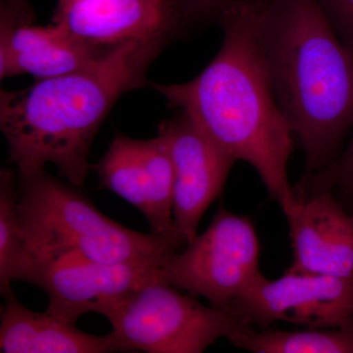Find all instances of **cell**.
<instances>
[{
  "label": "cell",
  "instance_id": "cell-1",
  "mask_svg": "<svg viewBox=\"0 0 353 353\" xmlns=\"http://www.w3.org/2000/svg\"><path fill=\"white\" fill-rule=\"evenodd\" d=\"M259 3L236 7L219 21L222 46L196 78L152 87L171 108L189 114L236 161L250 164L285 214L296 201L288 172L294 136L265 63Z\"/></svg>",
  "mask_w": 353,
  "mask_h": 353
},
{
  "label": "cell",
  "instance_id": "cell-2",
  "mask_svg": "<svg viewBox=\"0 0 353 353\" xmlns=\"http://www.w3.org/2000/svg\"><path fill=\"white\" fill-rule=\"evenodd\" d=\"M257 29L276 99L303 150V175L322 170L353 129L352 53L318 0H262Z\"/></svg>",
  "mask_w": 353,
  "mask_h": 353
},
{
  "label": "cell",
  "instance_id": "cell-3",
  "mask_svg": "<svg viewBox=\"0 0 353 353\" xmlns=\"http://www.w3.org/2000/svg\"><path fill=\"white\" fill-rule=\"evenodd\" d=\"M169 43L129 41L88 68L1 90L0 128L19 176L50 163L82 187L90 148L109 111L125 92L145 85L150 64Z\"/></svg>",
  "mask_w": 353,
  "mask_h": 353
},
{
  "label": "cell",
  "instance_id": "cell-4",
  "mask_svg": "<svg viewBox=\"0 0 353 353\" xmlns=\"http://www.w3.org/2000/svg\"><path fill=\"white\" fill-rule=\"evenodd\" d=\"M76 188L46 170L19 176L18 215L39 270L64 260L119 263L160 259L185 245L178 239L118 224Z\"/></svg>",
  "mask_w": 353,
  "mask_h": 353
},
{
  "label": "cell",
  "instance_id": "cell-5",
  "mask_svg": "<svg viewBox=\"0 0 353 353\" xmlns=\"http://www.w3.org/2000/svg\"><path fill=\"white\" fill-rule=\"evenodd\" d=\"M124 352L201 353L246 325L192 294L152 283L102 309Z\"/></svg>",
  "mask_w": 353,
  "mask_h": 353
},
{
  "label": "cell",
  "instance_id": "cell-6",
  "mask_svg": "<svg viewBox=\"0 0 353 353\" xmlns=\"http://www.w3.org/2000/svg\"><path fill=\"white\" fill-rule=\"evenodd\" d=\"M259 255L252 220L222 208L183 252H172L164 259L160 276L164 284L226 311L262 275Z\"/></svg>",
  "mask_w": 353,
  "mask_h": 353
},
{
  "label": "cell",
  "instance_id": "cell-7",
  "mask_svg": "<svg viewBox=\"0 0 353 353\" xmlns=\"http://www.w3.org/2000/svg\"><path fill=\"white\" fill-rule=\"evenodd\" d=\"M226 311L257 330L280 321L306 329L348 328L353 327V276L287 270L270 280L262 274Z\"/></svg>",
  "mask_w": 353,
  "mask_h": 353
},
{
  "label": "cell",
  "instance_id": "cell-8",
  "mask_svg": "<svg viewBox=\"0 0 353 353\" xmlns=\"http://www.w3.org/2000/svg\"><path fill=\"white\" fill-rule=\"evenodd\" d=\"M95 168L102 187L141 211L152 234L185 243L174 223L175 171L163 137H115Z\"/></svg>",
  "mask_w": 353,
  "mask_h": 353
},
{
  "label": "cell",
  "instance_id": "cell-9",
  "mask_svg": "<svg viewBox=\"0 0 353 353\" xmlns=\"http://www.w3.org/2000/svg\"><path fill=\"white\" fill-rule=\"evenodd\" d=\"M158 134L170 150L175 171L174 223L188 245L197 236L199 221L220 196L236 161L182 110L162 122Z\"/></svg>",
  "mask_w": 353,
  "mask_h": 353
},
{
  "label": "cell",
  "instance_id": "cell-10",
  "mask_svg": "<svg viewBox=\"0 0 353 353\" xmlns=\"http://www.w3.org/2000/svg\"><path fill=\"white\" fill-rule=\"evenodd\" d=\"M34 12L27 0H2L0 77L30 74L41 79L88 68L112 52L85 43L52 23L32 24Z\"/></svg>",
  "mask_w": 353,
  "mask_h": 353
},
{
  "label": "cell",
  "instance_id": "cell-11",
  "mask_svg": "<svg viewBox=\"0 0 353 353\" xmlns=\"http://www.w3.org/2000/svg\"><path fill=\"white\" fill-rule=\"evenodd\" d=\"M167 256L119 263L64 260L43 267L36 285L50 299L46 311L76 324L85 313L101 314L102 309L130 292L163 283L160 271Z\"/></svg>",
  "mask_w": 353,
  "mask_h": 353
},
{
  "label": "cell",
  "instance_id": "cell-12",
  "mask_svg": "<svg viewBox=\"0 0 353 353\" xmlns=\"http://www.w3.org/2000/svg\"><path fill=\"white\" fill-rule=\"evenodd\" d=\"M52 23L108 50L129 41L171 43L188 34L170 0H57Z\"/></svg>",
  "mask_w": 353,
  "mask_h": 353
},
{
  "label": "cell",
  "instance_id": "cell-13",
  "mask_svg": "<svg viewBox=\"0 0 353 353\" xmlns=\"http://www.w3.org/2000/svg\"><path fill=\"white\" fill-rule=\"evenodd\" d=\"M294 206L285 213L294 259L289 271L334 277L353 276V213L333 190L294 188Z\"/></svg>",
  "mask_w": 353,
  "mask_h": 353
},
{
  "label": "cell",
  "instance_id": "cell-14",
  "mask_svg": "<svg viewBox=\"0 0 353 353\" xmlns=\"http://www.w3.org/2000/svg\"><path fill=\"white\" fill-rule=\"evenodd\" d=\"M0 319L2 353H106L124 352L112 333L99 336L83 333L74 323L48 311L25 307L15 294L6 297Z\"/></svg>",
  "mask_w": 353,
  "mask_h": 353
},
{
  "label": "cell",
  "instance_id": "cell-15",
  "mask_svg": "<svg viewBox=\"0 0 353 353\" xmlns=\"http://www.w3.org/2000/svg\"><path fill=\"white\" fill-rule=\"evenodd\" d=\"M15 172L0 173V292L6 299L13 294L11 283L24 281L36 285L39 266L29 248L18 215V188Z\"/></svg>",
  "mask_w": 353,
  "mask_h": 353
},
{
  "label": "cell",
  "instance_id": "cell-16",
  "mask_svg": "<svg viewBox=\"0 0 353 353\" xmlns=\"http://www.w3.org/2000/svg\"><path fill=\"white\" fill-rule=\"evenodd\" d=\"M228 340L253 353H353V327L296 331L245 327Z\"/></svg>",
  "mask_w": 353,
  "mask_h": 353
},
{
  "label": "cell",
  "instance_id": "cell-17",
  "mask_svg": "<svg viewBox=\"0 0 353 353\" xmlns=\"http://www.w3.org/2000/svg\"><path fill=\"white\" fill-rule=\"evenodd\" d=\"M189 34L203 26L217 24L236 7L262 0H170Z\"/></svg>",
  "mask_w": 353,
  "mask_h": 353
},
{
  "label": "cell",
  "instance_id": "cell-18",
  "mask_svg": "<svg viewBox=\"0 0 353 353\" xmlns=\"http://www.w3.org/2000/svg\"><path fill=\"white\" fill-rule=\"evenodd\" d=\"M347 145L333 163L322 170L303 175L296 187L306 192L341 190L353 183V129Z\"/></svg>",
  "mask_w": 353,
  "mask_h": 353
},
{
  "label": "cell",
  "instance_id": "cell-19",
  "mask_svg": "<svg viewBox=\"0 0 353 353\" xmlns=\"http://www.w3.org/2000/svg\"><path fill=\"white\" fill-rule=\"evenodd\" d=\"M338 38L353 57V0H318Z\"/></svg>",
  "mask_w": 353,
  "mask_h": 353
},
{
  "label": "cell",
  "instance_id": "cell-20",
  "mask_svg": "<svg viewBox=\"0 0 353 353\" xmlns=\"http://www.w3.org/2000/svg\"><path fill=\"white\" fill-rule=\"evenodd\" d=\"M341 192V196H343V201H345L347 204H350V208H347L350 212L353 213V183L345 188V189L339 190Z\"/></svg>",
  "mask_w": 353,
  "mask_h": 353
}]
</instances>
